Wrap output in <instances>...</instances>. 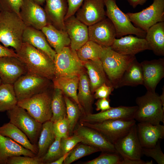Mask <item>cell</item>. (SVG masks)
<instances>
[{
  "mask_svg": "<svg viewBox=\"0 0 164 164\" xmlns=\"http://www.w3.org/2000/svg\"><path fill=\"white\" fill-rule=\"evenodd\" d=\"M18 58L25 64L27 73L53 80L55 76L53 61L46 53L32 46L23 43L16 52Z\"/></svg>",
  "mask_w": 164,
  "mask_h": 164,
  "instance_id": "obj_1",
  "label": "cell"
},
{
  "mask_svg": "<svg viewBox=\"0 0 164 164\" xmlns=\"http://www.w3.org/2000/svg\"><path fill=\"white\" fill-rule=\"evenodd\" d=\"M27 26L20 16L14 12L0 11V42L16 52L23 43L22 37Z\"/></svg>",
  "mask_w": 164,
  "mask_h": 164,
  "instance_id": "obj_2",
  "label": "cell"
},
{
  "mask_svg": "<svg viewBox=\"0 0 164 164\" xmlns=\"http://www.w3.org/2000/svg\"><path fill=\"white\" fill-rule=\"evenodd\" d=\"M137 108L134 119L138 122H146L153 125L164 123V103L155 92L147 91L135 100Z\"/></svg>",
  "mask_w": 164,
  "mask_h": 164,
  "instance_id": "obj_3",
  "label": "cell"
},
{
  "mask_svg": "<svg viewBox=\"0 0 164 164\" xmlns=\"http://www.w3.org/2000/svg\"><path fill=\"white\" fill-rule=\"evenodd\" d=\"M135 58V56L119 53L113 50L110 47H104L100 60L108 80L114 88H118L125 71Z\"/></svg>",
  "mask_w": 164,
  "mask_h": 164,
  "instance_id": "obj_4",
  "label": "cell"
},
{
  "mask_svg": "<svg viewBox=\"0 0 164 164\" xmlns=\"http://www.w3.org/2000/svg\"><path fill=\"white\" fill-rule=\"evenodd\" d=\"M106 7V15L113 23L116 32V38L129 34L145 38L146 32L134 26L128 15L118 6L116 0H104Z\"/></svg>",
  "mask_w": 164,
  "mask_h": 164,
  "instance_id": "obj_5",
  "label": "cell"
},
{
  "mask_svg": "<svg viewBox=\"0 0 164 164\" xmlns=\"http://www.w3.org/2000/svg\"><path fill=\"white\" fill-rule=\"evenodd\" d=\"M9 122L15 125L27 136L31 143L37 146L42 124L17 105L7 111Z\"/></svg>",
  "mask_w": 164,
  "mask_h": 164,
  "instance_id": "obj_6",
  "label": "cell"
},
{
  "mask_svg": "<svg viewBox=\"0 0 164 164\" xmlns=\"http://www.w3.org/2000/svg\"><path fill=\"white\" fill-rule=\"evenodd\" d=\"M53 62L54 78L73 76H79L84 70L83 62L78 57L76 51L72 49L70 46L65 47L60 52L56 53Z\"/></svg>",
  "mask_w": 164,
  "mask_h": 164,
  "instance_id": "obj_7",
  "label": "cell"
},
{
  "mask_svg": "<svg viewBox=\"0 0 164 164\" xmlns=\"http://www.w3.org/2000/svg\"><path fill=\"white\" fill-rule=\"evenodd\" d=\"M52 95L46 90L29 98L18 101L17 105L24 109L42 124L50 120L52 116Z\"/></svg>",
  "mask_w": 164,
  "mask_h": 164,
  "instance_id": "obj_8",
  "label": "cell"
},
{
  "mask_svg": "<svg viewBox=\"0 0 164 164\" xmlns=\"http://www.w3.org/2000/svg\"><path fill=\"white\" fill-rule=\"evenodd\" d=\"M136 122L135 119H117L94 123L80 122V124L97 131L114 144L126 134Z\"/></svg>",
  "mask_w": 164,
  "mask_h": 164,
  "instance_id": "obj_9",
  "label": "cell"
},
{
  "mask_svg": "<svg viewBox=\"0 0 164 164\" xmlns=\"http://www.w3.org/2000/svg\"><path fill=\"white\" fill-rule=\"evenodd\" d=\"M50 80L27 73L13 84L18 101H22L46 90Z\"/></svg>",
  "mask_w": 164,
  "mask_h": 164,
  "instance_id": "obj_10",
  "label": "cell"
},
{
  "mask_svg": "<svg viewBox=\"0 0 164 164\" xmlns=\"http://www.w3.org/2000/svg\"><path fill=\"white\" fill-rule=\"evenodd\" d=\"M135 26L146 32L152 26L164 21V0H153L152 4L140 12L126 13Z\"/></svg>",
  "mask_w": 164,
  "mask_h": 164,
  "instance_id": "obj_11",
  "label": "cell"
},
{
  "mask_svg": "<svg viewBox=\"0 0 164 164\" xmlns=\"http://www.w3.org/2000/svg\"><path fill=\"white\" fill-rule=\"evenodd\" d=\"M123 159L129 161L141 160L142 147L139 141L135 123L129 131L114 144Z\"/></svg>",
  "mask_w": 164,
  "mask_h": 164,
  "instance_id": "obj_12",
  "label": "cell"
},
{
  "mask_svg": "<svg viewBox=\"0 0 164 164\" xmlns=\"http://www.w3.org/2000/svg\"><path fill=\"white\" fill-rule=\"evenodd\" d=\"M20 16L27 27L39 30L48 23L44 9L32 0H23Z\"/></svg>",
  "mask_w": 164,
  "mask_h": 164,
  "instance_id": "obj_13",
  "label": "cell"
},
{
  "mask_svg": "<svg viewBox=\"0 0 164 164\" xmlns=\"http://www.w3.org/2000/svg\"><path fill=\"white\" fill-rule=\"evenodd\" d=\"M137 108V106H121L116 107H111L108 110L97 113H90L84 114L80 118V122L94 123L108 120L134 119L135 114Z\"/></svg>",
  "mask_w": 164,
  "mask_h": 164,
  "instance_id": "obj_14",
  "label": "cell"
},
{
  "mask_svg": "<svg viewBox=\"0 0 164 164\" xmlns=\"http://www.w3.org/2000/svg\"><path fill=\"white\" fill-rule=\"evenodd\" d=\"M88 28L89 40L103 47H110L116 38L114 27L108 18L88 26Z\"/></svg>",
  "mask_w": 164,
  "mask_h": 164,
  "instance_id": "obj_15",
  "label": "cell"
},
{
  "mask_svg": "<svg viewBox=\"0 0 164 164\" xmlns=\"http://www.w3.org/2000/svg\"><path fill=\"white\" fill-rule=\"evenodd\" d=\"M73 132L80 138L82 143L97 148L104 152H117L114 145L95 130L80 124Z\"/></svg>",
  "mask_w": 164,
  "mask_h": 164,
  "instance_id": "obj_16",
  "label": "cell"
},
{
  "mask_svg": "<svg viewBox=\"0 0 164 164\" xmlns=\"http://www.w3.org/2000/svg\"><path fill=\"white\" fill-rule=\"evenodd\" d=\"M104 0H84L76 13V17L89 26L106 17Z\"/></svg>",
  "mask_w": 164,
  "mask_h": 164,
  "instance_id": "obj_17",
  "label": "cell"
},
{
  "mask_svg": "<svg viewBox=\"0 0 164 164\" xmlns=\"http://www.w3.org/2000/svg\"><path fill=\"white\" fill-rule=\"evenodd\" d=\"M141 65L143 85L147 91L155 92L157 85L164 77V58L144 60Z\"/></svg>",
  "mask_w": 164,
  "mask_h": 164,
  "instance_id": "obj_18",
  "label": "cell"
},
{
  "mask_svg": "<svg viewBox=\"0 0 164 164\" xmlns=\"http://www.w3.org/2000/svg\"><path fill=\"white\" fill-rule=\"evenodd\" d=\"M27 73L25 64L17 57H0V79L2 83L13 84Z\"/></svg>",
  "mask_w": 164,
  "mask_h": 164,
  "instance_id": "obj_19",
  "label": "cell"
},
{
  "mask_svg": "<svg viewBox=\"0 0 164 164\" xmlns=\"http://www.w3.org/2000/svg\"><path fill=\"white\" fill-rule=\"evenodd\" d=\"M115 52L123 55L135 56L150 48L145 38L135 36L131 34L115 38L110 46Z\"/></svg>",
  "mask_w": 164,
  "mask_h": 164,
  "instance_id": "obj_20",
  "label": "cell"
},
{
  "mask_svg": "<svg viewBox=\"0 0 164 164\" xmlns=\"http://www.w3.org/2000/svg\"><path fill=\"white\" fill-rule=\"evenodd\" d=\"M66 30L70 40V46L77 51L89 40L88 26L74 15L64 20Z\"/></svg>",
  "mask_w": 164,
  "mask_h": 164,
  "instance_id": "obj_21",
  "label": "cell"
},
{
  "mask_svg": "<svg viewBox=\"0 0 164 164\" xmlns=\"http://www.w3.org/2000/svg\"><path fill=\"white\" fill-rule=\"evenodd\" d=\"M138 137L143 148L154 147L164 137V126L153 125L146 122H139L137 125Z\"/></svg>",
  "mask_w": 164,
  "mask_h": 164,
  "instance_id": "obj_22",
  "label": "cell"
},
{
  "mask_svg": "<svg viewBox=\"0 0 164 164\" xmlns=\"http://www.w3.org/2000/svg\"><path fill=\"white\" fill-rule=\"evenodd\" d=\"M44 9L48 23L56 29L66 30L64 18L68 9L66 0H46Z\"/></svg>",
  "mask_w": 164,
  "mask_h": 164,
  "instance_id": "obj_23",
  "label": "cell"
},
{
  "mask_svg": "<svg viewBox=\"0 0 164 164\" xmlns=\"http://www.w3.org/2000/svg\"><path fill=\"white\" fill-rule=\"evenodd\" d=\"M19 155L33 157L36 155L9 138L0 134V164H7L9 158Z\"/></svg>",
  "mask_w": 164,
  "mask_h": 164,
  "instance_id": "obj_24",
  "label": "cell"
},
{
  "mask_svg": "<svg viewBox=\"0 0 164 164\" xmlns=\"http://www.w3.org/2000/svg\"><path fill=\"white\" fill-rule=\"evenodd\" d=\"M22 41L23 43H27L43 52L53 61L56 52L50 46L41 30L26 27L23 34Z\"/></svg>",
  "mask_w": 164,
  "mask_h": 164,
  "instance_id": "obj_25",
  "label": "cell"
},
{
  "mask_svg": "<svg viewBox=\"0 0 164 164\" xmlns=\"http://www.w3.org/2000/svg\"><path fill=\"white\" fill-rule=\"evenodd\" d=\"M83 63L84 67L87 70L92 93L104 83L112 86L106 77L100 59L90 60Z\"/></svg>",
  "mask_w": 164,
  "mask_h": 164,
  "instance_id": "obj_26",
  "label": "cell"
},
{
  "mask_svg": "<svg viewBox=\"0 0 164 164\" xmlns=\"http://www.w3.org/2000/svg\"><path fill=\"white\" fill-rule=\"evenodd\" d=\"M41 30L56 53L60 52L65 47L70 46V40L66 30L58 29L49 23Z\"/></svg>",
  "mask_w": 164,
  "mask_h": 164,
  "instance_id": "obj_27",
  "label": "cell"
},
{
  "mask_svg": "<svg viewBox=\"0 0 164 164\" xmlns=\"http://www.w3.org/2000/svg\"><path fill=\"white\" fill-rule=\"evenodd\" d=\"M153 53L158 56L164 55V22H158L146 32L145 38Z\"/></svg>",
  "mask_w": 164,
  "mask_h": 164,
  "instance_id": "obj_28",
  "label": "cell"
},
{
  "mask_svg": "<svg viewBox=\"0 0 164 164\" xmlns=\"http://www.w3.org/2000/svg\"><path fill=\"white\" fill-rule=\"evenodd\" d=\"M79 80V76H73L54 78L53 81L54 87L60 89L66 96L73 99L78 105L81 113L84 114L83 109L79 102L77 97Z\"/></svg>",
  "mask_w": 164,
  "mask_h": 164,
  "instance_id": "obj_29",
  "label": "cell"
},
{
  "mask_svg": "<svg viewBox=\"0 0 164 164\" xmlns=\"http://www.w3.org/2000/svg\"><path fill=\"white\" fill-rule=\"evenodd\" d=\"M0 134L8 137L24 148L37 154V145L32 144L26 135L12 124L9 122L0 126Z\"/></svg>",
  "mask_w": 164,
  "mask_h": 164,
  "instance_id": "obj_30",
  "label": "cell"
},
{
  "mask_svg": "<svg viewBox=\"0 0 164 164\" xmlns=\"http://www.w3.org/2000/svg\"><path fill=\"white\" fill-rule=\"evenodd\" d=\"M78 92L77 97L84 114L91 113L93 100L90 82L87 75L84 70L79 76Z\"/></svg>",
  "mask_w": 164,
  "mask_h": 164,
  "instance_id": "obj_31",
  "label": "cell"
},
{
  "mask_svg": "<svg viewBox=\"0 0 164 164\" xmlns=\"http://www.w3.org/2000/svg\"><path fill=\"white\" fill-rule=\"evenodd\" d=\"M143 82L141 65L135 58L130 63L125 71L118 88L124 86H136L142 85Z\"/></svg>",
  "mask_w": 164,
  "mask_h": 164,
  "instance_id": "obj_32",
  "label": "cell"
},
{
  "mask_svg": "<svg viewBox=\"0 0 164 164\" xmlns=\"http://www.w3.org/2000/svg\"><path fill=\"white\" fill-rule=\"evenodd\" d=\"M53 122L50 120L42 124V129L37 142L36 156L42 158L55 140V135L53 128Z\"/></svg>",
  "mask_w": 164,
  "mask_h": 164,
  "instance_id": "obj_33",
  "label": "cell"
},
{
  "mask_svg": "<svg viewBox=\"0 0 164 164\" xmlns=\"http://www.w3.org/2000/svg\"><path fill=\"white\" fill-rule=\"evenodd\" d=\"M18 102L13 84L2 83L0 86V113L12 109Z\"/></svg>",
  "mask_w": 164,
  "mask_h": 164,
  "instance_id": "obj_34",
  "label": "cell"
},
{
  "mask_svg": "<svg viewBox=\"0 0 164 164\" xmlns=\"http://www.w3.org/2000/svg\"><path fill=\"white\" fill-rule=\"evenodd\" d=\"M52 116L53 122L67 117L66 108L63 93L60 89L54 88L52 95Z\"/></svg>",
  "mask_w": 164,
  "mask_h": 164,
  "instance_id": "obj_35",
  "label": "cell"
},
{
  "mask_svg": "<svg viewBox=\"0 0 164 164\" xmlns=\"http://www.w3.org/2000/svg\"><path fill=\"white\" fill-rule=\"evenodd\" d=\"M104 48L89 40L76 51L79 59L84 62L90 60L100 59Z\"/></svg>",
  "mask_w": 164,
  "mask_h": 164,
  "instance_id": "obj_36",
  "label": "cell"
},
{
  "mask_svg": "<svg viewBox=\"0 0 164 164\" xmlns=\"http://www.w3.org/2000/svg\"><path fill=\"white\" fill-rule=\"evenodd\" d=\"M64 97L66 106L67 117L69 122L70 135L73 133L81 112L76 103L72 102L66 96H64Z\"/></svg>",
  "mask_w": 164,
  "mask_h": 164,
  "instance_id": "obj_37",
  "label": "cell"
},
{
  "mask_svg": "<svg viewBox=\"0 0 164 164\" xmlns=\"http://www.w3.org/2000/svg\"><path fill=\"white\" fill-rule=\"evenodd\" d=\"M99 151L101 150L97 148L80 144L71 150L63 164H70L83 157Z\"/></svg>",
  "mask_w": 164,
  "mask_h": 164,
  "instance_id": "obj_38",
  "label": "cell"
},
{
  "mask_svg": "<svg viewBox=\"0 0 164 164\" xmlns=\"http://www.w3.org/2000/svg\"><path fill=\"white\" fill-rule=\"evenodd\" d=\"M61 138L56 136L46 153L41 158L43 164H50L64 155L60 145Z\"/></svg>",
  "mask_w": 164,
  "mask_h": 164,
  "instance_id": "obj_39",
  "label": "cell"
},
{
  "mask_svg": "<svg viewBox=\"0 0 164 164\" xmlns=\"http://www.w3.org/2000/svg\"><path fill=\"white\" fill-rule=\"evenodd\" d=\"M123 159L117 152H106L85 164H120Z\"/></svg>",
  "mask_w": 164,
  "mask_h": 164,
  "instance_id": "obj_40",
  "label": "cell"
},
{
  "mask_svg": "<svg viewBox=\"0 0 164 164\" xmlns=\"http://www.w3.org/2000/svg\"><path fill=\"white\" fill-rule=\"evenodd\" d=\"M53 128L56 136L61 138L69 136V125L67 117L53 122Z\"/></svg>",
  "mask_w": 164,
  "mask_h": 164,
  "instance_id": "obj_41",
  "label": "cell"
},
{
  "mask_svg": "<svg viewBox=\"0 0 164 164\" xmlns=\"http://www.w3.org/2000/svg\"><path fill=\"white\" fill-rule=\"evenodd\" d=\"M142 153L153 158L158 164H164V154L161 148L160 140L153 147H142Z\"/></svg>",
  "mask_w": 164,
  "mask_h": 164,
  "instance_id": "obj_42",
  "label": "cell"
},
{
  "mask_svg": "<svg viewBox=\"0 0 164 164\" xmlns=\"http://www.w3.org/2000/svg\"><path fill=\"white\" fill-rule=\"evenodd\" d=\"M23 0H0V11L15 12L20 16Z\"/></svg>",
  "mask_w": 164,
  "mask_h": 164,
  "instance_id": "obj_43",
  "label": "cell"
},
{
  "mask_svg": "<svg viewBox=\"0 0 164 164\" xmlns=\"http://www.w3.org/2000/svg\"><path fill=\"white\" fill-rule=\"evenodd\" d=\"M7 164H43L41 158L36 155L31 157L21 155L9 157Z\"/></svg>",
  "mask_w": 164,
  "mask_h": 164,
  "instance_id": "obj_44",
  "label": "cell"
},
{
  "mask_svg": "<svg viewBox=\"0 0 164 164\" xmlns=\"http://www.w3.org/2000/svg\"><path fill=\"white\" fill-rule=\"evenodd\" d=\"M81 142L80 138L75 134L67 138H61L60 145L64 155L71 151Z\"/></svg>",
  "mask_w": 164,
  "mask_h": 164,
  "instance_id": "obj_45",
  "label": "cell"
},
{
  "mask_svg": "<svg viewBox=\"0 0 164 164\" xmlns=\"http://www.w3.org/2000/svg\"><path fill=\"white\" fill-rule=\"evenodd\" d=\"M114 88L112 86L104 83L95 91L94 97L96 99L109 98Z\"/></svg>",
  "mask_w": 164,
  "mask_h": 164,
  "instance_id": "obj_46",
  "label": "cell"
},
{
  "mask_svg": "<svg viewBox=\"0 0 164 164\" xmlns=\"http://www.w3.org/2000/svg\"><path fill=\"white\" fill-rule=\"evenodd\" d=\"M68 5V9L65 17V19L74 15L82 5L84 0H66Z\"/></svg>",
  "mask_w": 164,
  "mask_h": 164,
  "instance_id": "obj_47",
  "label": "cell"
},
{
  "mask_svg": "<svg viewBox=\"0 0 164 164\" xmlns=\"http://www.w3.org/2000/svg\"><path fill=\"white\" fill-rule=\"evenodd\" d=\"M96 110L97 111L101 110V111L108 110L111 107L110 105L109 98L98 99L95 103Z\"/></svg>",
  "mask_w": 164,
  "mask_h": 164,
  "instance_id": "obj_48",
  "label": "cell"
},
{
  "mask_svg": "<svg viewBox=\"0 0 164 164\" xmlns=\"http://www.w3.org/2000/svg\"><path fill=\"white\" fill-rule=\"evenodd\" d=\"M5 56L17 57L16 52L12 49L6 47L0 44V57Z\"/></svg>",
  "mask_w": 164,
  "mask_h": 164,
  "instance_id": "obj_49",
  "label": "cell"
},
{
  "mask_svg": "<svg viewBox=\"0 0 164 164\" xmlns=\"http://www.w3.org/2000/svg\"><path fill=\"white\" fill-rule=\"evenodd\" d=\"M153 163L152 161L145 162L142 159L138 161H129L122 159L120 163V164H152Z\"/></svg>",
  "mask_w": 164,
  "mask_h": 164,
  "instance_id": "obj_50",
  "label": "cell"
},
{
  "mask_svg": "<svg viewBox=\"0 0 164 164\" xmlns=\"http://www.w3.org/2000/svg\"><path fill=\"white\" fill-rule=\"evenodd\" d=\"M129 4L135 8L138 5H143L147 1V0H127Z\"/></svg>",
  "mask_w": 164,
  "mask_h": 164,
  "instance_id": "obj_51",
  "label": "cell"
},
{
  "mask_svg": "<svg viewBox=\"0 0 164 164\" xmlns=\"http://www.w3.org/2000/svg\"><path fill=\"white\" fill-rule=\"evenodd\" d=\"M71 151L64 154L56 161L51 162L50 164H62L69 155Z\"/></svg>",
  "mask_w": 164,
  "mask_h": 164,
  "instance_id": "obj_52",
  "label": "cell"
},
{
  "mask_svg": "<svg viewBox=\"0 0 164 164\" xmlns=\"http://www.w3.org/2000/svg\"><path fill=\"white\" fill-rule=\"evenodd\" d=\"M36 3L40 5H42L46 2V0H32Z\"/></svg>",
  "mask_w": 164,
  "mask_h": 164,
  "instance_id": "obj_53",
  "label": "cell"
},
{
  "mask_svg": "<svg viewBox=\"0 0 164 164\" xmlns=\"http://www.w3.org/2000/svg\"><path fill=\"white\" fill-rule=\"evenodd\" d=\"M2 81L1 80V79H0V86L2 84Z\"/></svg>",
  "mask_w": 164,
  "mask_h": 164,
  "instance_id": "obj_54",
  "label": "cell"
}]
</instances>
